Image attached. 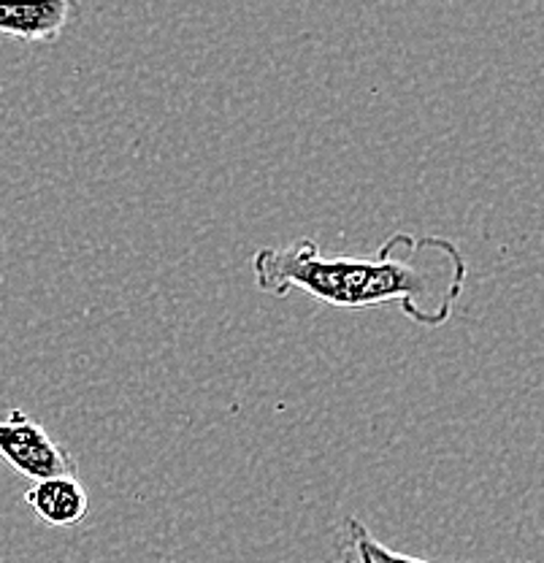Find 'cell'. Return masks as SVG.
<instances>
[{"instance_id":"cell-1","label":"cell","mask_w":544,"mask_h":563,"mask_svg":"<svg viewBox=\"0 0 544 563\" xmlns=\"http://www.w3.org/2000/svg\"><path fill=\"white\" fill-rule=\"evenodd\" d=\"M257 290L288 298L292 290L338 309L399 307L403 317L438 328L466 290L464 255L444 236L393 233L374 255H323L312 239L263 246L253 255Z\"/></svg>"},{"instance_id":"cell-2","label":"cell","mask_w":544,"mask_h":563,"mask_svg":"<svg viewBox=\"0 0 544 563\" xmlns=\"http://www.w3.org/2000/svg\"><path fill=\"white\" fill-rule=\"evenodd\" d=\"M0 457L33 483L49 477H76L79 472L76 457L22 409H11L9 418L0 420Z\"/></svg>"},{"instance_id":"cell-3","label":"cell","mask_w":544,"mask_h":563,"mask_svg":"<svg viewBox=\"0 0 544 563\" xmlns=\"http://www.w3.org/2000/svg\"><path fill=\"white\" fill-rule=\"evenodd\" d=\"M71 16V0H0V35L49 44L60 38Z\"/></svg>"},{"instance_id":"cell-4","label":"cell","mask_w":544,"mask_h":563,"mask_svg":"<svg viewBox=\"0 0 544 563\" xmlns=\"http://www.w3.org/2000/svg\"><path fill=\"white\" fill-rule=\"evenodd\" d=\"M25 501L46 526L74 528L90 512V496L76 477H49L33 483Z\"/></svg>"},{"instance_id":"cell-5","label":"cell","mask_w":544,"mask_h":563,"mask_svg":"<svg viewBox=\"0 0 544 563\" xmlns=\"http://www.w3.org/2000/svg\"><path fill=\"white\" fill-rule=\"evenodd\" d=\"M347 531H349V542H353L355 555H360V559L368 563H429L423 559H412V555H403V553H396V550L385 548L382 542H377V539L371 537V531H368L358 518H347Z\"/></svg>"},{"instance_id":"cell-6","label":"cell","mask_w":544,"mask_h":563,"mask_svg":"<svg viewBox=\"0 0 544 563\" xmlns=\"http://www.w3.org/2000/svg\"><path fill=\"white\" fill-rule=\"evenodd\" d=\"M355 559H358V563H368V561H363V559H360V555H355Z\"/></svg>"}]
</instances>
